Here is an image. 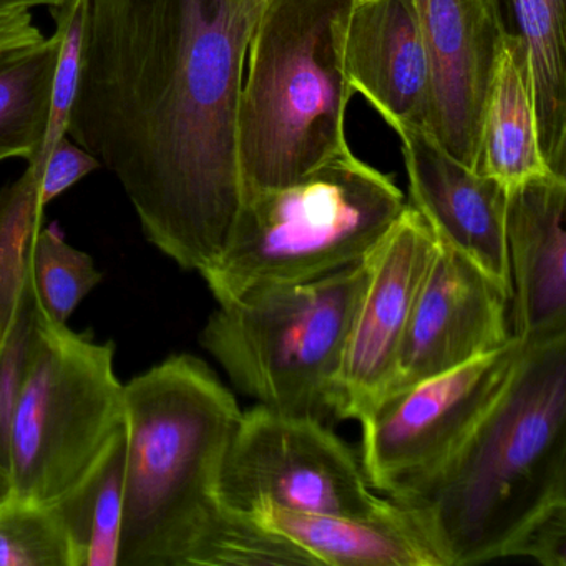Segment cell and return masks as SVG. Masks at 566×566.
<instances>
[{
  "label": "cell",
  "mask_w": 566,
  "mask_h": 566,
  "mask_svg": "<svg viewBox=\"0 0 566 566\" xmlns=\"http://www.w3.org/2000/svg\"><path fill=\"white\" fill-rule=\"evenodd\" d=\"M251 31L230 0H91L67 137L117 177L147 241L187 271L217 261L243 205Z\"/></svg>",
  "instance_id": "obj_1"
},
{
  "label": "cell",
  "mask_w": 566,
  "mask_h": 566,
  "mask_svg": "<svg viewBox=\"0 0 566 566\" xmlns=\"http://www.w3.org/2000/svg\"><path fill=\"white\" fill-rule=\"evenodd\" d=\"M390 500L442 566L528 556L539 532L566 518V334L525 344L462 443Z\"/></svg>",
  "instance_id": "obj_2"
},
{
  "label": "cell",
  "mask_w": 566,
  "mask_h": 566,
  "mask_svg": "<svg viewBox=\"0 0 566 566\" xmlns=\"http://www.w3.org/2000/svg\"><path fill=\"white\" fill-rule=\"evenodd\" d=\"M118 566H190L221 509V465L243 410L205 360L174 354L125 384Z\"/></svg>",
  "instance_id": "obj_3"
},
{
  "label": "cell",
  "mask_w": 566,
  "mask_h": 566,
  "mask_svg": "<svg viewBox=\"0 0 566 566\" xmlns=\"http://www.w3.org/2000/svg\"><path fill=\"white\" fill-rule=\"evenodd\" d=\"M356 0H271L248 42L238 104L243 201L286 187L349 148L354 91L344 39Z\"/></svg>",
  "instance_id": "obj_4"
},
{
  "label": "cell",
  "mask_w": 566,
  "mask_h": 566,
  "mask_svg": "<svg viewBox=\"0 0 566 566\" xmlns=\"http://www.w3.org/2000/svg\"><path fill=\"white\" fill-rule=\"evenodd\" d=\"M406 208L396 181L347 148L244 200L223 251L200 274L218 304L319 280L366 260Z\"/></svg>",
  "instance_id": "obj_5"
},
{
  "label": "cell",
  "mask_w": 566,
  "mask_h": 566,
  "mask_svg": "<svg viewBox=\"0 0 566 566\" xmlns=\"http://www.w3.org/2000/svg\"><path fill=\"white\" fill-rule=\"evenodd\" d=\"M366 276L367 258L319 280L218 304L201 347L258 406L324 422L334 416L337 370Z\"/></svg>",
  "instance_id": "obj_6"
},
{
  "label": "cell",
  "mask_w": 566,
  "mask_h": 566,
  "mask_svg": "<svg viewBox=\"0 0 566 566\" xmlns=\"http://www.w3.org/2000/svg\"><path fill=\"white\" fill-rule=\"evenodd\" d=\"M115 343L54 324L39 310L9 443L12 493L55 503L125 426Z\"/></svg>",
  "instance_id": "obj_7"
},
{
  "label": "cell",
  "mask_w": 566,
  "mask_h": 566,
  "mask_svg": "<svg viewBox=\"0 0 566 566\" xmlns=\"http://www.w3.org/2000/svg\"><path fill=\"white\" fill-rule=\"evenodd\" d=\"M238 512L260 506L319 515L367 516L390 499L376 495L363 463L323 420L256 406L241 412L218 485Z\"/></svg>",
  "instance_id": "obj_8"
},
{
  "label": "cell",
  "mask_w": 566,
  "mask_h": 566,
  "mask_svg": "<svg viewBox=\"0 0 566 566\" xmlns=\"http://www.w3.org/2000/svg\"><path fill=\"white\" fill-rule=\"evenodd\" d=\"M523 349L525 343L512 337L492 353L374 400L357 419L370 486L392 499L436 470L502 392Z\"/></svg>",
  "instance_id": "obj_9"
},
{
  "label": "cell",
  "mask_w": 566,
  "mask_h": 566,
  "mask_svg": "<svg viewBox=\"0 0 566 566\" xmlns=\"http://www.w3.org/2000/svg\"><path fill=\"white\" fill-rule=\"evenodd\" d=\"M437 241L407 203L367 256V276L344 344L334 389V417L359 419L386 392L410 311Z\"/></svg>",
  "instance_id": "obj_10"
},
{
  "label": "cell",
  "mask_w": 566,
  "mask_h": 566,
  "mask_svg": "<svg viewBox=\"0 0 566 566\" xmlns=\"http://www.w3.org/2000/svg\"><path fill=\"white\" fill-rule=\"evenodd\" d=\"M512 337L509 290L437 241L384 394L455 369Z\"/></svg>",
  "instance_id": "obj_11"
},
{
  "label": "cell",
  "mask_w": 566,
  "mask_h": 566,
  "mask_svg": "<svg viewBox=\"0 0 566 566\" xmlns=\"http://www.w3.org/2000/svg\"><path fill=\"white\" fill-rule=\"evenodd\" d=\"M432 67L427 134L475 167L480 122L503 41L492 0H413Z\"/></svg>",
  "instance_id": "obj_12"
},
{
  "label": "cell",
  "mask_w": 566,
  "mask_h": 566,
  "mask_svg": "<svg viewBox=\"0 0 566 566\" xmlns=\"http://www.w3.org/2000/svg\"><path fill=\"white\" fill-rule=\"evenodd\" d=\"M409 178L407 203L439 243L459 251L509 290L505 210L509 191L447 154L423 128L394 127ZM510 294V293H509Z\"/></svg>",
  "instance_id": "obj_13"
},
{
  "label": "cell",
  "mask_w": 566,
  "mask_h": 566,
  "mask_svg": "<svg viewBox=\"0 0 566 566\" xmlns=\"http://www.w3.org/2000/svg\"><path fill=\"white\" fill-rule=\"evenodd\" d=\"M566 178L548 174L506 193L512 334L525 344L566 334Z\"/></svg>",
  "instance_id": "obj_14"
},
{
  "label": "cell",
  "mask_w": 566,
  "mask_h": 566,
  "mask_svg": "<svg viewBox=\"0 0 566 566\" xmlns=\"http://www.w3.org/2000/svg\"><path fill=\"white\" fill-rule=\"evenodd\" d=\"M344 65L390 128H427L432 67L413 0H356L344 39Z\"/></svg>",
  "instance_id": "obj_15"
},
{
  "label": "cell",
  "mask_w": 566,
  "mask_h": 566,
  "mask_svg": "<svg viewBox=\"0 0 566 566\" xmlns=\"http://www.w3.org/2000/svg\"><path fill=\"white\" fill-rule=\"evenodd\" d=\"M248 515L293 543L311 566H442L413 516L390 500L367 516L260 506Z\"/></svg>",
  "instance_id": "obj_16"
},
{
  "label": "cell",
  "mask_w": 566,
  "mask_h": 566,
  "mask_svg": "<svg viewBox=\"0 0 566 566\" xmlns=\"http://www.w3.org/2000/svg\"><path fill=\"white\" fill-rule=\"evenodd\" d=\"M503 45L528 64L539 150L566 178V0H492Z\"/></svg>",
  "instance_id": "obj_17"
},
{
  "label": "cell",
  "mask_w": 566,
  "mask_h": 566,
  "mask_svg": "<svg viewBox=\"0 0 566 566\" xmlns=\"http://www.w3.org/2000/svg\"><path fill=\"white\" fill-rule=\"evenodd\" d=\"M473 170L506 191L552 174L539 150L528 65L506 48L486 94Z\"/></svg>",
  "instance_id": "obj_18"
},
{
  "label": "cell",
  "mask_w": 566,
  "mask_h": 566,
  "mask_svg": "<svg viewBox=\"0 0 566 566\" xmlns=\"http://www.w3.org/2000/svg\"><path fill=\"white\" fill-rule=\"evenodd\" d=\"M125 426L97 462L54 503L75 553V566H118L124 526Z\"/></svg>",
  "instance_id": "obj_19"
},
{
  "label": "cell",
  "mask_w": 566,
  "mask_h": 566,
  "mask_svg": "<svg viewBox=\"0 0 566 566\" xmlns=\"http://www.w3.org/2000/svg\"><path fill=\"white\" fill-rule=\"evenodd\" d=\"M57 35L0 64V161L41 155L51 117Z\"/></svg>",
  "instance_id": "obj_20"
},
{
  "label": "cell",
  "mask_w": 566,
  "mask_h": 566,
  "mask_svg": "<svg viewBox=\"0 0 566 566\" xmlns=\"http://www.w3.org/2000/svg\"><path fill=\"white\" fill-rule=\"evenodd\" d=\"M44 207L32 165L0 190V343L6 339L28 290L29 254L42 228Z\"/></svg>",
  "instance_id": "obj_21"
},
{
  "label": "cell",
  "mask_w": 566,
  "mask_h": 566,
  "mask_svg": "<svg viewBox=\"0 0 566 566\" xmlns=\"http://www.w3.org/2000/svg\"><path fill=\"white\" fill-rule=\"evenodd\" d=\"M29 277L42 316L67 324L78 304L102 283L104 273L91 254L71 247L57 227H48L32 241Z\"/></svg>",
  "instance_id": "obj_22"
},
{
  "label": "cell",
  "mask_w": 566,
  "mask_h": 566,
  "mask_svg": "<svg viewBox=\"0 0 566 566\" xmlns=\"http://www.w3.org/2000/svg\"><path fill=\"white\" fill-rule=\"evenodd\" d=\"M0 566H75L74 548L54 503L14 493L0 503Z\"/></svg>",
  "instance_id": "obj_23"
},
{
  "label": "cell",
  "mask_w": 566,
  "mask_h": 566,
  "mask_svg": "<svg viewBox=\"0 0 566 566\" xmlns=\"http://www.w3.org/2000/svg\"><path fill=\"white\" fill-rule=\"evenodd\" d=\"M88 9H91V0H64L62 4L51 8L59 49L48 134L38 160L29 164L38 174H41L42 164L51 148L67 135L69 120H71L72 107H74L78 81H81Z\"/></svg>",
  "instance_id": "obj_24"
},
{
  "label": "cell",
  "mask_w": 566,
  "mask_h": 566,
  "mask_svg": "<svg viewBox=\"0 0 566 566\" xmlns=\"http://www.w3.org/2000/svg\"><path fill=\"white\" fill-rule=\"evenodd\" d=\"M38 317V301L29 283L11 331L0 343V465L8 472L12 417L28 373Z\"/></svg>",
  "instance_id": "obj_25"
},
{
  "label": "cell",
  "mask_w": 566,
  "mask_h": 566,
  "mask_svg": "<svg viewBox=\"0 0 566 566\" xmlns=\"http://www.w3.org/2000/svg\"><path fill=\"white\" fill-rule=\"evenodd\" d=\"M101 161L65 135L51 148L39 174V198L48 207L82 178L101 168Z\"/></svg>",
  "instance_id": "obj_26"
},
{
  "label": "cell",
  "mask_w": 566,
  "mask_h": 566,
  "mask_svg": "<svg viewBox=\"0 0 566 566\" xmlns=\"http://www.w3.org/2000/svg\"><path fill=\"white\" fill-rule=\"evenodd\" d=\"M45 39L31 11L0 12V64L32 51Z\"/></svg>",
  "instance_id": "obj_27"
},
{
  "label": "cell",
  "mask_w": 566,
  "mask_h": 566,
  "mask_svg": "<svg viewBox=\"0 0 566 566\" xmlns=\"http://www.w3.org/2000/svg\"><path fill=\"white\" fill-rule=\"evenodd\" d=\"M270 2L271 0H230V6L241 21L247 22L250 28H254L261 12Z\"/></svg>",
  "instance_id": "obj_28"
},
{
  "label": "cell",
  "mask_w": 566,
  "mask_h": 566,
  "mask_svg": "<svg viewBox=\"0 0 566 566\" xmlns=\"http://www.w3.org/2000/svg\"><path fill=\"white\" fill-rule=\"evenodd\" d=\"M64 0H0V12L9 11H32L34 8H55Z\"/></svg>",
  "instance_id": "obj_29"
},
{
  "label": "cell",
  "mask_w": 566,
  "mask_h": 566,
  "mask_svg": "<svg viewBox=\"0 0 566 566\" xmlns=\"http://www.w3.org/2000/svg\"><path fill=\"white\" fill-rule=\"evenodd\" d=\"M12 495L11 476L8 470L0 465V503L6 502Z\"/></svg>",
  "instance_id": "obj_30"
}]
</instances>
